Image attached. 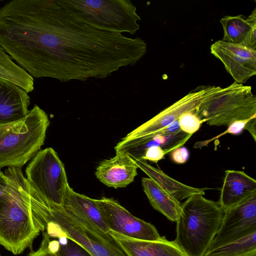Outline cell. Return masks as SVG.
<instances>
[{
	"mask_svg": "<svg viewBox=\"0 0 256 256\" xmlns=\"http://www.w3.org/2000/svg\"><path fill=\"white\" fill-rule=\"evenodd\" d=\"M189 152L184 146H180L174 150L171 153L172 160L178 164L185 163L188 159Z\"/></svg>",
	"mask_w": 256,
	"mask_h": 256,
	"instance_id": "obj_27",
	"label": "cell"
},
{
	"mask_svg": "<svg viewBox=\"0 0 256 256\" xmlns=\"http://www.w3.org/2000/svg\"><path fill=\"white\" fill-rule=\"evenodd\" d=\"M256 254V232L208 250L204 256H250Z\"/></svg>",
	"mask_w": 256,
	"mask_h": 256,
	"instance_id": "obj_22",
	"label": "cell"
},
{
	"mask_svg": "<svg viewBox=\"0 0 256 256\" xmlns=\"http://www.w3.org/2000/svg\"><path fill=\"white\" fill-rule=\"evenodd\" d=\"M10 184V177L0 170V196L5 192Z\"/></svg>",
	"mask_w": 256,
	"mask_h": 256,
	"instance_id": "obj_29",
	"label": "cell"
},
{
	"mask_svg": "<svg viewBox=\"0 0 256 256\" xmlns=\"http://www.w3.org/2000/svg\"><path fill=\"white\" fill-rule=\"evenodd\" d=\"M256 194V180L244 171L226 170L218 201L224 210Z\"/></svg>",
	"mask_w": 256,
	"mask_h": 256,
	"instance_id": "obj_16",
	"label": "cell"
},
{
	"mask_svg": "<svg viewBox=\"0 0 256 256\" xmlns=\"http://www.w3.org/2000/svg\"><path fill=\"white\" fill-rule=\"evenodd\" d=\"M116 156L102 161L97 166L96 178L108 187L126 188L137 176L138 168L134 160L126 152H116Z\"/></svg>",
	"mask_w": 256,
	"mask_h": 256,
	"instance_id": "obj_13",
	"label": "cell"
},
{
	"mask_svg": "<svg viewBox=\"0 0 256 256\" xmlns=\"http://www.w3.org/2000/svg\"><path fill=\"white\" fill-rule=\"evenodd\" d=\"M43 238L39 248L35 252H32L28 256H54L48 249V244L50 238L45 232H42Z\"/></svg>",
	"mask_w": 256,
	"mask_h": 256,
	"instance_id": "obj_28",
	"label": "cell"
},
{
	"mask_svg": "<svg viewBox=\"0 0 256 256\" xmlns=\"http://www.w3.org/2000/svg\"><path fill=\"white\" fill-rule=\"evenodd\" d=\"M168 153V152L163 150L160 146H152L145 151L141 160L145 161L148 160L154 162H157L164 158L165 155Z\"/></svg>",
	"mask_w": 256,
	"mask_h": 256,
	"instance_id": "obj_26",
	"label": "cell"
},
{
	"mask_svg": "<svg viewBox=\"0 0 256 256\" xmlns=\"http://www.w3.org/2000/svg\"><path fill=\"white\" fill-rule=\"evenodd\" d=\"M44 220L58 229L59 238L64 236L86 250L92 256H128L119 243L88 218L69 208L49 202Z\"/></svg>",
	"mask_w": 256,
	"mask_h": 256,
	"instance_id": "obj_5",
	"label": "cell"
},
{
	"mask_svg": "<svg viewBox=\"0 0 256 256\" xmlns=\"http://www.w3.org/2000/svg\"><path fill=\"white\" fill-rule=\"evenodd\" d=\"M0 256H1L0 253Z\"/></svg>",
	"mask_w": 256,
	"mask_h": 256,
	"instance_id": "obj_32",
	"label": "cell"
},
{
	"mask_svg": "<svg viewBox=\"0 0 256 256\" xmlns=\"http://www.w3.org/2000/svg\"><path fill=\"white\" fill-rule=\"evenodd\" d=\"M224 211L218 230L208 250L256 232V194Z\"/></svg>",
	"mask_w": 256,
	"mask_h": 256,
	"instance_id": "obj_9",
	"label": "cell"
},
{
	"mask_svg": "<svg viewBox=\"0 0 256 256\" xmlns=\"http://www.w3.org/2000/svg\"><path fill=\"white\" fill-rule=\"evenodd\" d=\"M62 206L82 214L105 232H110L94 199L74 192L69 185Z\"/></svg>",
	"mask_w": 256,
	"mask_h": 256,
	"instance_id": "obj_19",
	"label": "cell"
},
{
	"mask_svg": "<svg viewBox=\"0 0 256 256\" xmlns=\"http://www.w3.org/2000/svg\"><path fill=\"white\" fill-rule=\"evenodd\" d=\"M224 30L222 40L241 44L246 38L254 24H256V8L248 16L238 14L226 16L220 20Z\"/></svg>",
	"mask_w": 256,
	"mask_h": 256,
	"instance_id": "obj_20",
	"label": "cell"
},
{
	"mask_svg": "<svg viewBox=\"0 0 256 256\" xmlns=\"http://www.w3.org/2000/svg\"><path fill=\"white\" fill-rule=\"evenodd\" d=\"M244 130H248L251 134L254 142L256 141V117L252 118L246 124Z\"/></svg>",
	"mask_w": 256,
	"mask_h": 256,
	"instance_id": "obj_30",
	"label": "cell"
},
{
	"mask_svg": "<svg viewBox=\"0 0 256 256\" xmlns=\"http://www.w3.org/2000/svg\"><path fill=\"white\" fill-rule=\"evenodd\" d=\"M30 185L48 202L62 206L69 185L63 162L52 148L38 151L26 170Z\"/></svg>",
	"mask_w": 256,
	"mask_h": 256,
	"instance_id": "obj_7",
	"label": "cell"
},
{
	"mask_svg": "<svg viewBox=\"0 0 256 256\" xmlns=\"http://www.w3.org/2000/svg\"><path fill=\"white\" fill-rule=\"evenodd\" d=\"M94 200L110 231L136 240L162 238L154 226L133 216L114 198L102 197Z\"/></svg>",
	"mask_w": 256,
	"mask_h": 256,
	"instance_id": "obj_8",
	"label": "cell"
},
{
	"mask_svg": "<svg viewBox=\"0 0 256 256\" xmlns=\"http://www.w3.org/2000/svg\"><path fill=\"white\" fill-rule=\"evenodd\" d=\"M178 122L181 130L192 135L200 129L204 122L194 111L184 113L178 118Z\"/></svg>",
	"mask_w": 256,
	"mask_h": 256,
	"instance_id": "obj_23",
	"label": "cell"
},
{
	"mask_svg": "<svg viewBox=\"0 0 256 256\" xmlns=\"http://www.w3.org/2000/svg\"><path fill=\"white\" fill-rule=\"evenodd\" d=\"M256 256V254H253V255H252V256Z\"/></svg>",
	"mask_w": 256,
	"mask_h": 256,
	"instance_id": "obj_31",
	"label": "cell"
},
{
	"mask_svg": "<svg viewBox=\"0 0 256 256\" xmlns=\"http://www.w3.org/2000/svg\"><path fill=\"white\" fill-rule=\"evenodd\" d=\"M142 184L144 191L154 208L169 220L176 222L182 210L180 202L150 178H142Z\"/></svg>",
	"mask_w": 256,
	"mask_h": 256,
	"instance_id": "obj_18",
	"label": "cell"
},
{
	"mask_svg": "<svg viewBox=\"0 0 256 256\" xmlns=\"http://www.w3.org/2000/svg\"><path fill=\"white\" fill-rule=\"evenodd\" d=\"M50 120L46 112L34 105L24 118L0 124V168H21L44 144Z\"/></svg>",
	"mask_w": 256,
	"mask_h": 256,
	"instance_id": "obj_4",
	"label": "cell"
},
{
	"mask_svg": "<svg viewBox=\"0 0 256 256\" xmlns=\"http://www.w3.org/2000/svg\"><path fill=\"white\" fill-rule=\"evenodd\" d=\"M224 210L218 202L193 194L182 204L174 240L186 256H204L215 236Z\"/></svg>",
	"mask_w": 256,
	"mask_h": 256,
	"instance_id": "obj_3",
	"label": "cell"
},
{
	"mask_svg": "<svg viewBox=\"0 0 256 256\" xmlns=\"http://www.w3.org/2000/svg\"><path fill=\"white\" fill-rule=\"evenodd\" d=\"M211 86H202L166 108L155 116L128 134L123 140L144 136L170 126L186 112L194 111Z\"/></svg>",
	"mask_w": 256,
	"mask_h": 256,
	"instance_id": "obj_11",
	"label": "cell"
},
{
	"mask_svg": "<svg viewBox=\"0 0 256 256\" xmlns=\"http://www.w3.org/2000/svg\"><path fill=\"white\" fill-rule=\"evenodd\" d=\"M4 174L10 184L0 196V244L16 255L31 248L40 231L31 214L28 182L21 168H8Z\"/></svg>",
	"mask_w": 256,
	"mask_h": 256,
	"instance_id": "obj_2",
	"label": "cell"
},
{
	"mask_svg": "<svg viewBox=\"0 0 256 256\" xmlns=\"http://www.w3.org/2000/svg\"><path fill=\"white\" fill-rule=\"evenodd\" d=\"M194 112L210 126H228L256 115V96L250 86L236 82L224 88L211 86Z\"/></svg>",
	"mask_w": 256,
	"mask_h": 256,
	"instance_id": "obj_6",
	"label": "cell"
},
{
	"mask_svg": "<svg viewBox=\"0 0 256 256\" xmlns=\"http://www.w3.org/2000/svg\"><path fill=\"white\" fill-rule=\"evenodd\" d=\"M0 46L32 78H103L146 54L140 38L104 30L76 0H13L0 9Z\"/></svg>",
	"mask_w": 256,
	"mask_h": 256,
	"instance_id": "obj_1",
	"label": "cell"
},
{
	"mask_svg": "<svg viewBox=\"0 0 256 256\" xmlns=\"http://www.w3.org/2000/svg\"><path fill=\"white\" fill-rule=\"evenodd\" d=\"M108 233L119 243L128 256H186L174 241L164 236L156 240L132 238L110 231Z\"/></svg>",
	"mask_w": 256,
	"mask_h": 256,
	"instance_id": "obj_15",
	"label": "cell"
},
{
	"mask_svg": "<svg viewBox=\"0 0 256 256\" xmlns=\"http://www.w3.org/2000/svg\"><path fill=\"white\" fill-rule=\"evenodd\" d=\"M210 50L211 54L222 62L234 82L244 84L256 74V50L222 40L212 44Z\"/></svg>",
	"mask_w": 256,
	"mask_h": 256,
	"instance_id": "obj_12",
	"label": "cell"
},
{
	"mask_svg": "<svg viewBox=\"0 0 256 256\" xmlns=\"http://www.w3.org/2000/svg\"><path fill=\"white\" fill-rule=\"evenodd\" d=\"M135 164L164 190L180 202L190 196L200 194H204L208 188H196L187 186L168 176L145 160L133 159Z\"/></svg>",
	"mask_w": 256,
	"mask_h": 256,
	"instance_id": "obj_17",
	"label": "cell"
},
{
	"mask_svg": "<svg viewBox=\"0 0 256 256\" xmlns=\"http://www.w3.org/2000/svg\"><path fill=\"white\" fill-rule=\"evenodd\" d=\"M54 256H92L86 250L74 241L68 238L65 245H60Z\"/></svg>",
	"mask_w": 256,
	"mask_h": 256,
	"instance_id": "obj_24",
	"label": "cell"
},
{
	"mask_svg": "<svg viewBox=\"0 0 256 256\" xmlns=\"http://www.w3.org/2000/svg\"><path fill=\"white\" fill-rule=\"evenodd\" d=\"M256 117V115L245 120H241L236 121L228 126L227 130L219 134L218 136L214 137L213 138H211L205 141L199 142H196L194 145V148H201L202 146H206L207 144L211 142V141L218 138L222 135H224L226 134H239L242 133V130H244L246 124L252 118Z\"/></svg>",
	"mask_w": 256,
	"mask_h": 256,
	"instance_id": "obj_25",
	"label": "cell"
},
{
	"mask_svg": "<svg viewBox=\"0 0 256 256\" xmlns=\"http://www.w3.org/2000/svg\"><path fill=\"white\" fill-rule=\"evenodd\" d=\"M0 78L18 85L28 93L34 90V78L14 62L0 46Z\"/></svg>",
	"mask_w": 256,
	"mask_h": 256,
	"instance_id": "obj_21",
	"label": "cell"
},
{
	"mask_svg": "<svg viewBox=\"0 0 256 256\" xmlns=\"http://www.w3.org/2000/svg\"><path fill=\"white\" fill-rule=\"evenodd\" d=\"M30 98L18 85L0 78V124L19 120L26 116Z\"/></svg>",
	"mask_w": 256,
	"mask_h": 256,
	"instance_id": "obj_14",
	"label": "cell"
},
{
	"mask_svg": "<svg viewBox=\"0 0 256 256\" xmlns=\"http://www.w3.org/2000/svg\"><path fill=\"white\" fill-rule=\"evenodd\" d=\"M192 136L180 130L178 119L166 128L152 134L128 140H122L114 147L116 152L123 151L131 158L141 160L148 148L160 146L168 152L182 146Z\"/></svg>",
	"mask_w": 256,
	"mask_h": 256,
	"instance_id": "obj_10",
	"label": "cell"
}]
</instances>
